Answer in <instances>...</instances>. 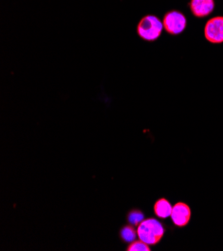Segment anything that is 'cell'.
Listing matches in <instances>:
<instances>
[{"label": "cell", "instance_id": "obj_8", "mask_svg": "<svg viewBox=\"0 0 223 251\" xmlns=\"http://www.w3.org/2000/svg\"><path fill=\"white\" fill-rule=\"evenodd\" d=\"M137 229H135L132 225H125L120 230V237L125 243L133 242L137 237Z\"/></svg>", "mask_w": 223, "mask_h": 251}, {"label": "cell", "instance_id": "obj_4", "mask_svg": "<svg viewBox=\"0 0 223 251\" xmlns=\"http://www.w3.org/2000/svg\"><path fill=\"white\" fill-rule=\"evenodd\" d=\"M204 36L210 43L219 44L223 42V16L213 17L206 22Z\"/></svg>", "mask_w": 223, "mask_h": 251}, {"label": "cell", "instance_id": "obj_9", "mask_svg": "<svg viewBox=\"0 0 223 251\" xmlns=\"http://www.w3.org/2000/svg\"><path fill=\"white\" fill-rule=\"evenodd\" d=\"M127 220L131 225H134V226H138V225L144 220V214L138 210V209H133L127 214Z\"/></svg>", "mask_w": 223, "mask_h": 251}, {"label": "cell", "instance_id": "obj_2", "mask_svg": "<svg viewBox=\"0 0 223 251\" xmlns=\"http://www.w3.org/2000/svg\"><path fill=\"white\" fill-rule=\"evenodd\" d=\"M163 30V23L155 15H145L137 25V34L146 41H155L160 37Z\"/></svg>", "mask_w": 223, "mask_h": 251}, {"label": "cell", "instance_id": "obj_6", "mask_svg": "<svg viewBox=\"0 0 223 251\" xmlns=\"http://www.w3.org/2000/svg\"><path fill=\"white\" fill-rule=\"evenodd\" d=\"M189 7L195 17L203 18L213 11L215 2L214 0H191Z\"/></svg>", "mask_w": 223, "mask_h": 251}, {"label": "cell", "instance_id": "obj_7", "mask_svg": "<svg viewBox=\"0 0 223 251\" xmlns=\"http://www.w3.org/2000/svg\"><path fill=\"white\" fill-rule=\"evenodd\" d=\"M172 212V206L169 201L165 198H160L154 204V213L159 218H167L170 217Z\"/></svg>", "mask_w": 223, "mask_h": 251}, {"label": "cell", "instance_id": "obj_10", "mask_svg": "<svg viewBox=\"0 0 223 251\" xmlns=\"http://www.w3.org/2000/svg\"><path fill=\"white\" fill-rule=\"evenodd\" d=\"M127 251H150V247L147 243H145L142 240H134L133 242H131L127 249Z\"/></svg>", "mask_w": 223, "mask_h": 251}, {"label": "cell", "instance_id": "obj_3", "mask_svg": "<svg viewBox=\"0 0 223 251\" xmlns=\"http://www.w3.org/2000/svg\"><path fill=\"white\" fill-rule=\"evenodd\" d=\"M163 28L171 35H178L186 28V17L177 10L167 12L163 17Z\"/></svg>", "mask_w": 223, "mask_h": 251}, {"label": "cell", "instance_id": "obj_1", "mask_svg": "<svg viewBox=\"0 0 223 251\" xmlns=\"http://www.w3.org/2000/svg\"><path fill=\"white\" fill-rule=\"evenodd\" d=\"M137 235L140 240L144 241L148 245H155L159 243L164 235V228L162 224L154 219H144L137 227Z\"/></svg>", "mask_w": 223, "mask_h": 251}, {"label": "cell", "instance_id": "obj_5", "mask_svg": "<svg viewBox=\"0 0 223 251\" xmlns=\"http://www.w3.org/2000/svg\"><path fill=\"white\" fill-rule=\"evenodd\" d=\"M172 222L178 227H184L189 223L191 218V209L190 207L183 203L177 202L172 207V212L170 215Z\"/></svg>", "mask_w": 223, "mask_h": 251}]
</instances>
